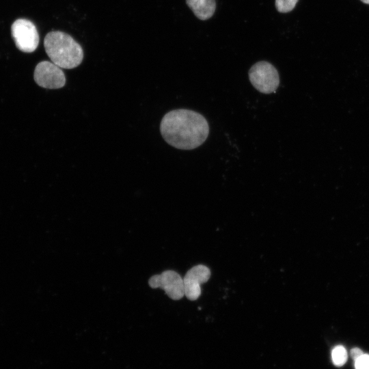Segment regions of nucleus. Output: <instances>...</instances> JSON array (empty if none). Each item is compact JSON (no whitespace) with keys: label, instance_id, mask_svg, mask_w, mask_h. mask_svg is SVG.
<instances>
[{"label":"nucleus","instance_id":"1a4fd4ad","mask_svg":"<svg viewBox=\"0 0 369 369\" xmlns=\"http://www.w3.org/2000/svg\"><path fill=\"white\" fill-rule=\"evenodd\" d=\"M348 358L346 348L342 345H338L331 351V359L336 366H343Z\"/></svg>","mask_w":369,"mask_h":369},{"label":"nucleus","instance_id":"ddd939ff","mask_svg":"<svg viewBox=\"0 0 369 369\" xmlns=\"http://www.w3.org/2000/svg\"><path fill=\"white\" fill-rule=\"evenodd\" d=\"M363 3L369 4V0H361Z\"/></svg>","mask_w":369,"mask_h":369},{"label":"nucleus","instance_id":"20e7f679","mask_svg":"<svg viewBox=\"0 0 369 369\" xmlns=\"http://www.w3.org/2000/svg\"><path fill=\"white\" fill-rule=\"evenodd\" d=\"M11 33L16 46L25 53L33 52L39 44V35L34 24L25 18L16 20L12 25Z\"/></svg>","mask_w":369,"mask_h":369},{"label":"nucleus","instance_id":"f03ea898","mask_svg":"<svg viewBox=\"0 0 369 369\" xmlns=\"http://www.w3.org/2000/svg\"><path fill=\"white\" fill-rule=\"evenodd\" d=\"M44 46L51 62L61 68H76L83 60L81 46L64 32L54 31L48 33L44 40Z\"/></svg>","mask_w":369,"mask_h":369},{"label":"nucleus","instance_id":"423d86ee","mask_svg":"<svg viewBox=\"0 0 369 369\" xmlns=\"http://www.w3.org/2000/svg\"><path fill=\"white\" fill-rule=\"evenodd\" d=\"M33 78L39 86L47 89H59L66 83L61 68L49 61H42L36 65Z\"/></svg>","mask_w":369,"mask_h":369},{"label":"nucleus","instance_id":"f8f14e48","mask_svg":"<svg viewBox=\"0 0 369 369\" xmlns=\"http://www.w3.org/2000/svg\"><path fill=\"white\" fill-rule=\"evenodd\" d=\"M363 354L364 353L362 352V351L358 348H354L351 351V356L354 361H355Z\"/></svg>","mask_w":369,"mask_h":369},{"label":"nucleus","instance_id":"9b49d317","mask_svg":"<svg viewBox=\"0 0 369 369\" xmlns=\"http://www.w3.org/2000/svg\"><path fill=\"white\" fill-rule=\"evenodd\" d=\"M355 369H369V355L364 353L355 361Z\"/></svg>","mask_w":369,"mask_h":369},{"label":"nucleus","instance_id":"6e6552de","mask_svg":"<svg viewBox=\"0 0 369 369\" xmlns=\"http://www.w3.org/2000/svg\"><path fill=\"white\" fill-rule=\"evenodd\" d=\"M187 4L200 20H207L215 10V0H186Z\"/></svg>","mask_w":369,"mask_h":369},{"label":"nucleus","instance_id":"0eeeda50","mask_svg":"<svg viewBox=\"0 0 369 369\" xmlns=\"http://www.w3.org/2000/svg\"><path fill=\"white\" fill-rule=\"evenodd\" d=\"M210 277V271L205 265L198 264L190 269L183 277L184 296L195 301L201 295L200 285L206 282Z\"/></svg>","mask_w":369,"mask_h":369},{"label":"nucleus","instance_id":"39448f33","mask_svg":"<svg viewBox=\"0 0 369 369\" xmlns=\"http://www.w3.org/2000/svg\"><path fill=\"white\" fill-rule=\"evenodd\" d=\"M148 284L152 288H161L173 300H179L184 296L183 278L172 270L152 275L148 280Z\"/></svg>","mask_w":369,"mask_h":369},{"label":"nucleus","instance_id":"9d476101","mask_svg":"<svg viewBox=\"0 0 369 369\" xmlns=\"http://www.w3.org/2000/svg\"><path fill=\"white\" fill-rule=\"evenodd\" d=\"M298 0H275V7L282 13L289 12L294 9Z\"/></svg>","mask_w":369,"mask_h":369},{"label":"nucleus","instance_id":"7ed1b4c3","mask_svg":"<svg viewBox=\"0 0 369 369\" xmlns=\"http://www.w3.org/2000/svg\"><path fill=\"white\" fill-rule=\"evenodd\" d=\"M249 78L252 85L260 92H274L279 84V74L270 63L261 61L253 65L249 70Z\"/></svg>","mask_w":369,"mask_h":369},{"label":"nucleus","instance_id":"f257e3e1","mask_svg":"<svg viewBox=\"0 0 369 369\" xmlns=\"http://www.w3.org/2000/svg\"><path fill=\"white\" fill-rule=\"evenodd\" d=\"M161 133L170 146L192 150L201 146L209 134V126L200 113L186 109H174L161 120Z\"/></svg>","mask_w":369,"mask_h":369}]
</instances>
